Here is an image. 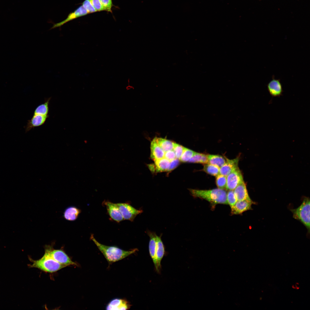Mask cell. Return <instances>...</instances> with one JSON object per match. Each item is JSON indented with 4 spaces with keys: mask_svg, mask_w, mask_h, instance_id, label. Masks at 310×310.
<instances>
[{
    "mask_svg": "<svg viewBox=\"0 0 310 310\" xmlns=\"http://www.w3.org/2000/svg\"><path fill=\"white\" fill-rule=\"evenodd\" d=\"M45 252L55 261L65 267L70 266H77L64 251L61 249H55L52 246L46 245Z\"/></svg>",
    "mask_w": 310,
    "mask_h": 310,
    "instance_id": "obj_5",
    "label": "cell"
},
{
    "mask_svg": "<svg viewBox=\"0 0 310 310\" xmlns=\"http://www.w3.org/2000/svg\"><path fill=\"white\" fill-rule=\"evenodd\" d=\"M164 253V247L161 237L156 235V266L155 268L156 271L158 273L160 271L161 268V262Z\"/></svg>",
    "mask_w": 310,
    "mask_h": 310,
    "instance_id": "obj_12",
    "label": "cell"
},
{
    "mask_svg": "<svg viewBox=\"0 0 310 310\" xmlns=\"http://www.w3.org/2000/svg\"><path fill=\"white\" fill-rule=\"evenodd\" d=\"M220 168L210 164H204L203 170L208 174L214 176L219 174Z\"/></svg>",
    "mask_w": 310,
    "mask_h": 310,
    "instance_id": "obj_25",
    "label": "cell"
},
{
    "mask_svg": "<svg viewBox=\"0 0 310 310\" xmlns=\"http://www.w3.org/2000/svg\"><path fill=\"white\" fill-rule=\"evenodd\" d=\"M310 199L305 197L301 204L297 208L292 209L293 217L300 221L310 231Z\"/></svg>",
    "mask_w": 310,
    "mask_h": 310,
    "instance_id": "obj_4",
    "label": "cell"
},
{
    "mask_svg": "<svg viewBox=\"0 0 310 310\" xmlns=\"http://www.w3.org/2000/svg\"><path fill=\"white\" fill-rule=\"evenodd\" d=\"M226 177L220 174L216 176V183L218 188L221 189H226Z\"/></svg>",
    "mask_w": 310,
    "mask_h": 310,
    "instance_id": "obj_27",
    "label": "cell"
},
{
    "mask_svg": "<svg viewBox=\"0 0 310 310\" xmlns=\"http://www.w3.org/2000/svg\"><path fill=\"white\" fill-rule=\"evenodd\" d=\"M103 203L106 207L109 215L112 220L118 222L124 220L116 204L108 201H105Z\"/></svg>",
    "mask_w": 310,
    "mask_h": 310,
    "instance_id": "obj_10",
    "label": "cell"
},
{
    "mask_svg": "<svg viewBox=\"0 0 310 310\" xmlns=\"http://www.w3.org/2000/svg\"><path fill=\"white\" fill-rule=\"evenodd\" d=\"M226 177V189L228 190H233L241 183L243 181V177L239 168L228 174Z\"/></svg>",
    "mask_w": 310,
    "mask_h": 310,
    "instance_id": "obj_7",
    "label": "cell"
},
{
    "mask_svg": "<svg viewBox=\"0 0 310 310\" xmlns=\"http://www.w3.org/2000/svg\"><path fill=\"white\" fill-rule=\"evenodd\" d=\"M48 117L49 115L43 116L34 114L31 119L28 122L26 131H28L32 128L43 125Z\"/></svg>",
    "mask_w": 310,
    "mask_h": 310,
    "instance_id": "obj_15",
    "label": "cell"
},
{
    "mask_svg": "<svg viewBox=\"0 0 310 310\" xmlns=\"http://www.w3.org/2000/svg\"><path fill=\"white\" fill-rule=\"evenodd\" d=\"M154 139L164 152L173 150L175 144L174 142L160 137H155Z\"/></svg>",
    "mask_w": 310,
    "mask_h": 310,
    "instance_id": "obj_21",
    "label": "cell"
},
{
    "mask_svg": "<svg viewBox=\"0 0 310 310\" xmlns=\"http://www.w3.org/2000/svg\"><path fill=\"white\" fill-rule=\"evenodd\" d=\"M150 149V157L154 161L162 158L164 157V152L154 139L151 142Z\"/></svg>",
    "mask_w": 310,
    "mask_h": 310,
    "instance_id": "obj_18",
    "label": "cell"
},
{
    "mask_svg": "<svg viewBox=\"0 0 310 310\" xmlns=\"http://www.w3.org/2000/svg\"><path fill=\"white\" fill-rule=\"evenodd\" d=\"M147 233L150 238L149 245V253L155 267L156 266V235L155 232L149 231L147 232Z\"/></svg>",
    "mask_w": 310,
    "mask_h": 310,
    "instance_id": "obj_19",
    "label": "cell"
},
{
    "mask_svg": "<svg viewBox=\"0 0 310 310\" xmlns=\"http://www.w3.org/2000/svg\"><path fill=\"white\" fill-rule=\"evenodd\" d=\"M252 200H245L237 201L231 208L232 215L241 214L243 212L252 210L251 206L255 204Z\"/></svg>",
    "mask_w": 310,
    "mask_h": 310,
    "instance_id": "obj_9",
    "label": "cell"
},
{
    "mask_svg": "<svg viewBox=\"0 0 310 310\" xmlns=\"http://www.w3.org/2000/svg\"><path fill=\"white\" fill-rule=\"evenodd\" d=\"M268 90L271 96L280 97L282 95L283 90L280 80L273 78L267 85Z\"/></svg>",
    "mask_w": 310,
    "mask_h": 310,
    "instance_id": "obj_11",
    "label": "cell"
},
{
    "mask_svg": "<svg viewBox=\"0 0 310 310\" xmlns=\"http://www.w3.org/2000/svg\"><path fill=\"white\" fill-rule=\"evenodd\" d=\"M185 147L175 143L173 150L174 152L176 158L180 159L184 151Z\"/></svg>",
    "mask_w": 310,
    "mask_h": 310,
    "instance_id": "obj_29",
    "label": "cell"
},
{
    "mask_svg": "<svg viewBox=\"0 0 310 310\" xmlns=\"http://www.w3.org/2000/svg\"><path fill=\"white\" fill-rule=\"evenodd\" d=\"M226 158V162L220 168L219 174L226 177L230 173L239 168V158L237 157L231 160L227 158Z\"/></svg>",
    "mask_w": 310,
    "mask_h": 310,
    "instance_id": "obj_13",
    "label": "cell"
},
{
    "mask_svg": "<svg viewBox=\"0 0 310 310\" xmlns=\"http://www.w3.org/2000/svg\"><path fill=\"white\" fill-rule=\"evenodd\" d=\"M195 153V152L193 151L185 148L180 159L182 162H188L193 156Z\"/></svg>",
    "mask_w": 310,
    "mask_h": 310,
    "instance_id": "obj_26",
    "label": "cell"
},
{
    "mask_svg": "<svg viewBox=\"0 0 310 310\" xmlns=\"http://www.w3.org/2000/svg\"><path fill=\"white\" fill-rule=\"evenodd\" d=\"M154 161L155 164L150 165L149 167L152 171L156 170V172L167 171L170 163V161L165 158H163Z\"/></svg>",
    "mask_w": 310,
    "mask_h": 310,
    "instance_id": "obj_17",
    "label": "cell"
},
{
    "mask_svg": "<svg viewBox=\"0 0 310 310\" xmlns=\"http://www.w3.org/2000/svg\"><path fill=\"white\" fill-rule=\"evenodd\" d=\"M90 239L102 254L109 264L122 260L138 250L137 249L135 248L126 251L116 246H108L102 244L96 239L93 234L91 235Z\"/></svg>",
    "mask_w": 310,
    "mask_h": 310,
    "instance_id": "obj_1",
    "label": "cell"
},
{
    "mask_svg": "<svg viewBox=\"0 0 310 310\" xmlns=\"http://www.w3.org/2000/svg\"><path fill=\"white\" fill-rule=\"evenodd\" d=\"M51 98H49L44 103L38 106L35 109L34 114L43 116L48 115L49 104Z\"/></svg>",
    "mask_w": 310,
    "mask_h": 310,
    "instance_id": "obj_23",
    "label": "cell"
},
{
    "mask_svg": "<svg viewBox=\"0 0 310 310\" xmlns=\"http://www.w3.org/2000/svg\"><path fill=\"white\" fill-rule=\"evenodd\" d=\"M116 204L124 220L133 221L138 215L143 212L142 210L135 209L127 203Z\"/></svg>",
    "mask_w": 310,
    "mask_h": 310,
    "instance_id": "obj_6",
    "label": "cell"
},
{
    "mask_svg": "<svg viewBox=\"0 0 310 310\" xmlns=\"http://www.w3.org/2000/svg\"><path fill=\"white\" fill-rule=\"evenodd\" d=\"M179 164V159L176 158L170 161L169 167L167 171H170L176 168Z\"/></svg>",
    "mask_w": 310,
    "mask_h": 310,
    "instance_id": "obj_34",
    "label": "cell"
},
{
    "mask_svg": "<svg viewBox=\"0 0 310 310\" xmlns=\"http://www.w3.org/2000/svg\"><path fill=\"white\" fill-rule=\"evenodd\" d=\"M189 189L194 197L207 200L213 208L218 204H228L227 193L224 189L218 188L210 190Z\"/></svg>",
    "mask_w": 310,
    "mask_h": 310,
    "instance_id": "obj_2",
    "label": "cell"
},
{
    "mask_svg": "<svg viewBox=\"0 0 310 310\" xmlns=\"http://www.w3.org/2000/svg\"><path fill=\"white\" fill-rule=\"evenodd\" d=\"M81 212V210L77 207L73 206H70L65 210L63 216L67 220L74 221L77 218Z\"/></svg>",
    "mask_w": 310,
    "mask_h": 310,
    "instance_id": "obj_20",
    "label": "cell"
},
{
    "mask_svg": "<svg viewBox=\"0 0 310 310\" xmlns=\"http://www.w3.org/2000/svg\"><path fill=\"white\" fill-rule=\"evenodd\" d=\"M131 305L126 299L120 298H115L111 300L106 305V310H119L129 309Z\"/></svg>",
    "mask_w": 310,
    "mask_h": 310,
    "instance_id": "obj_8",
    "label": "cell"
},
{
    "mask_svg": "<svg viewBox=\"0 0 310 310\" xmlns=\"http://www.w3.org/2000/svg\"><path fill=\"white\" fill-rule=\"evenodd\" d=\"M164 157L170 162L176 158L175 153L173 150H171L165 152Z\"/></svg>",
    "mask_w": 310,
    "mask_h": 310,
    "instance_id": "obj_33",
    "label": "cell"
},
{
    "mask_svg": "<svg viewBox=\"0 0 310 310\" xmlns=\"http://www.w3.org/2000/svg\"><path fill=\"white\" fill-rule=\"evenodd\" d=\"M226 199L228 204L230 208L236 202L237 200L233 190H228L226 194Z\"/></svg>",
    "mask_w": 310,
    "mask_h": 310,
    "instance_id": "obj_28",
    "label": "cell"
},
{
    "mask_svg": "<svg viewBox=\"0 0 310 310\" xmlns=\"http://www.w3.org/2000/svg\"><path fill=\"white\" fill-rule=\"evenodd\" d=\"M89 0L97 11L104 10L100 0Z\"/></svg>",
    "mask_w": 310,
    "mask_h": 310,
    "instance_id": "obj_32",
    "label": "cell"
},
{
    "mask_svg": "<svg viewBox=\"0 0 310 310\" xmlns=\"http://www.w3.org/2000/svg\"><path fill=\"white\" fill-rule=\"evenodd\" d=\"M82 5L87 11L88 13L97 11L89 0L84 1Z\"/></svg>",
    "mask_w": 310,
    "mask_h": 310,
    "instance_id": "obj_30",
    "label": "cell"
},
{
    "mask_svg": "<svg viewBox=\"0 0 310 310\" xmlns=\"http://www.w3.org/2000/svg\"><path fill=\"white\" fill-rule=\"evenodd\" d=\"M234 193L237 201L245 200H251L244 181L239 184L234 189Z\"/></svg>",
    "mask_w": 310,
    "mask_h": 310,
    "instance_id": "obj_16",
    "label": "cell"
},
{
    "mask_svg": "<svg viewBox=\"0 0 310 310\" xmlns=\"http://www.w3.org/2000/svg\"><path fill=\"white\" fill-rule=\"evenodd\" d=\"M208 163L218 166L220 168L226 162V158L218 155H208Z\"/></svg>",
    "mask_w": 310,
    "mask_h": 310,
    "instance_id": "obj_22",
    "label": "cell"
},
{
    "mask_svg": "<svg viewBox=\"0 0 310 310\" xmlns=\"http://www.w3.org/2000/svg\"><path fill=\"white\" fill-rule=\"evenodd\" d=\"M188 162L191 163L208 164V155L195 152L193 156Z\"/></svg>",
    "mask_w": 310,
    "mask_h": 310,
    "instance_id": "obj_24",
    "label": "cell"
},
{
    "mask_svg": "<svg viewBox=\"0 0 310 310\" xmlns=\"http://www.w3.org/2000/svg\"><path fill=\"white\" fill-rule=\"evenodd\" d=\"M104 10L111 11L113 4L112 0H100Z\"/></svg>",
    "mask_w": 310,
    "mask_h": 310,
    "instance_id": "obj_31",
    "label": "cell"
},
{
    "mask_svg": "<svg viewBox=\"0 0 310 310\" xmlns=\"http://www.w3.org/2000/svg\"><path fill=\"white\" fill-rule=\"evenodd\" d=\"M88 13L82 5L77 8L74 11L69 13L65 20L54 24L51 29L61 26L68 22L79 17L85 15Z\"/></svg>",
    "mask_w": 310,
    "mask_h": 310,
    "instance_id": "obj_14",
    "label": "cell"
},
{
    "mask_svg": "<svg viewBox=\"0 0 310 310\" xmlns=\"http://www.w3.org/2000/svg\"><path fill=\"white\" fill-rule=\"evenodd\" d=\"M29 259L32 263L30 265V268H36L46 272H56L65 267L55 261L45 252L39 259L34 260L30 257Z\"/></svg>",
    "mask_w": 310,
    "mask_h": 310,
    "instance_id": "obj_3",
    "label": "cell"
}]
</instances>
